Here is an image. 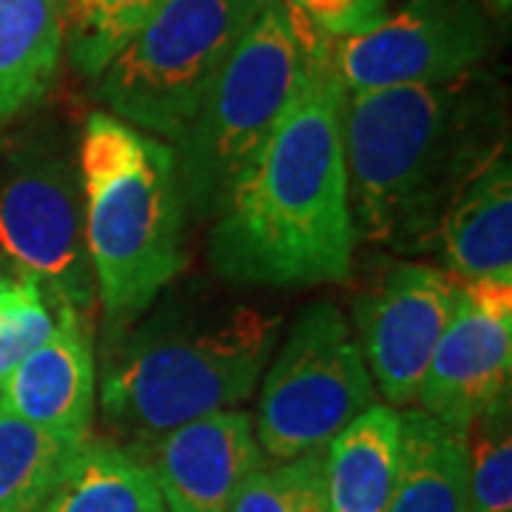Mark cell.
<instances>
[{"instance_id": "6da1fadb", "label": "cell", "mask_w": 512, "mask_h": 512, "mask_svg": "<svg viewBox=\"0 0 512 512\" xmlns=\"http://www.w3.org/2000/svg\"><path fill=\"white\" fill-rule=\"evenodd\" d=\"M345 86L330 49L311 57L279 123L239 174L211 228V262L242 285L342 282L353 268Z\"/></svg>"}, {"instance_id": "7a4b0ae2", "label": "cell", "mask_w": 512, "mask_h": 512, "mask_svg": "<svg viewBox=\"0 0 512 512\" xmlns=\"http://www.w3.org/2000/svg\"><path fill=\"white\" fill-rule=\"evenodd\" d=\"M467 77L441 86L348 92L342 143L356 239L424 251L458 188L501 140Z\"/></svg>"}, {"instance_id": "3957f363", "label": "cell", "mask_w": 512, "mask_h": 512, "mask_svg": "<svg viewBox=\"0 0 512 512\" xmlns=\"http://www.w3.org/2000/svg\"><path fill=\"white\" fill-rule=\"evenodd\" d=\"M282 319L251 305H180L109 348L100 376L106 427L151 447L188 421L245 402L274 356Z\"/></svg>"}, {"instance_id": "277c9868", "label": "cell", "mask_w": 512, "mask_h": 512, "mask_svg": "<svg viewBox=\"0 0 512 512\" xmlns=\"http://www.w3.org/2000/svg\"><path fill=\"white\" fill-rule=\"evenodd\" d=\"M77 177L94 288L111 325H126L183 271L185 205L174 151L94 111L80 137Z\"/></svg>"}, {"instance_id": "5b68a950", "label": "cell", "mask_w": 512, "mask_h": 512, "mask_svg": "<svg viewBox=\"0 0 512 512\" xmlns=\"http://www.w3.org/2000/svg\"><path fill=\"white\" fill-rule=\"evenodd\" d=\"M311 57L319 55L302 43L288 12L268 0L171 146L191 217L220 214L239 174L288 109Z\"/></svg>"}, {"instance_id": "8992f818", "label": "cell", "mask_w": 512, "mask_h": 512, "mask_svg": "<svg viewBox=\"0 0 512 512\" xmlns=\"http://www.w3.org/2000/svg\"><path fill=\"white\" fill-rule=\"evenodd\" d=\"M268 0H163L97 77L114 117L177 143Z\"/></svg>"}, {"instance_id": "52a82bcc", "label": "cell", "mask_w": 512, "mask_h": 512, "mask_svg": "<svg viewBox=\"0 0 512 512\" xmlns=\"http://www.w3.org/2000/svg\"><path fill=\"white\" fill-rule=\"evenodd\" d=\"M379 393L348 319L330 302L299 311L265 376L254 436L265 461L328 450Z\"/></svg>"}, {"instance_id": "ba28073f", "label": "cell", "mask_w": 512, "mask_h": 512, "mask_svg": "<svg viewBox=\"0 0 512 512\" xmlns=\"http://www.w3.org/2000/svg\"><path fill=\"white\" fill-rule=\"evenodd\" d=\"M487 49L478 0H407L362 35L330 40V69L345 92L441 86L470 77Z\"/></svg>"}, {"instance_id": "9c48e42d", "label": "cell", "mask_w": 512, "mask_h": 512, "mask_svg": "<svg viewBox=\"0 0 512 512\" xmlns=\"http://www.w3.org/2000/svg\"><path fill=\"white\" fill-rule=\"evenodd\" d=\"M0 251L60 305L94 308V271L83 231L77 165L60 154L20 160L0 183Z\"/></svg>"}, {"instance_id": "30bf717a", "label": "cell", "mask_w": 512, "mask_h": 512, "mask_svg": "<svg viewBox=\"0 0 512 512\" xmlns=\"http://www.w3.org/2000/svg\"><path fill=\"white\" fill-rule=\"evenodd\" d=\"M458 302V279L441 268L402 262L356 302L359 348L376 393L410 407Z\"/></svg>"}, {"instance_id": "8fae6325", "label": "cell", "mask_w": 512, "mask_h": 512, "mask_svg": "<svg viewBox=\"0 0 512 512\" xmlns=\"http://www.w3.org/2000/svg\"><path fill=\"white\" fill-rule=\"evenodd\" d=\"M512 376V282H458L456 311L441 333L419 410L467 430L473 421L510 396Z\"/></svg>"}, {"instance_id": "7c38bea8", "label": "cell", "mask_w": 512, "mask_h": 512, "mask_svg": "<svg viewBox=\"0 0 512 512\" xmlns=\"http://www.w3.org/2000/svg\"><path fill=\"white\" fill-rule=\"evenodd\" d=\"M140 456L151 467L165 512H231L242 484L265 467L245 410H217L165 433Z\"/></svg>"}, {"instance_id": "4fadbf2b", "label": "cell", "mask_w": 512, "mask_h": 512, "mask_svg": "<svg viewBox=\"0 0 512 512\" xmlns=\"http://www.w3.org/2000/svg\"><path fill=\"white\" fill-rule=\"evenodd\" d=\"M89 316L57 302L52 336L0 384V410L69 439H89L97 404Z\"/></svg>"}, {"instance_id": "5bb4252c", "label": "cell", "mask_w": 512, "mask_h": 512, "mask_svg": "<svg viewBox=\"0 0 512 512\" xmlns=\"http://www.w3.org/2000/svg\"><path fill=\"white\" fill-rule=\"evenodd\" d=\"M433 242L458 282H512V160L507 143L481 160L444 211Z\"/></svg>"}, {"instance_id": "9a60e30c", "label": "cell", "mask_w": 512, "mask_h": 512, "mask_svg": "<svg viewBox=\"0 0 512 512\" xmlns=\"http://www.w3.org/2000/svg\"><path fill=\"white\" fill-rule=\"evenodd\" d=\"M402 447L387 512H470V467L464 430L419 407L399 413Z\"/></svg>"}, {"instance_id": "2e32d148", "label": "cell", "mask_w": 512, "mask_h": 512, "mask_svg": "<svg viewBox=\"0 0 512 512\" xmlns=\"http://www.w3.org/2000/svg\"><path fill=\"white\" fill-rule=\"evenodd\" d=\"M402 447V421L373 404L333 436L325 450L328 512H387Z\"/></svg>"}, {"instance_id": "e0dca14e", "label": "cell", "mask_w": 512, "mask_h": 512, "mask_svg": "<svg viewBox=\"0 0 512 512\" xmlns=\"http://www.w3.org/2000/svg\"><path fill=\"white\" fill-rule=\"evenodd\" d=\"M60 57L57 0H0V123L49 92Z\"/></svg>"}, {"instance_id": "ac0fdd59", "label": "cell", "mask_w": 512, "mask_h": 512, "mask_svg": "<svg viewBox=\"0 0 512 512\" xmlns=\"http://www.w3.org/2000/svg\"><path fill=\"white\" fill-rule=\"evenodd\" d=\"M43 512H165L146 461L111 441L86 439Z\"/></svg>"}, {"instance_id": "d6986e66", "label": "cell", "mask_w": 512, "mask_h": 512, "mask_svg": "<svg viewBox=\"0 0 512 512\" xmlns=\"http://www.w3.org/2000/svg\"><path fill=\"white\" fill-rule=\"evenodd\" d=\"M83 441L0 410V512H43Z\"/></svg>"}, {"instance_id": "ffe728a7", "label": "cell", "mask_w": 512, "mask_h": 512, "mask_svg": "<svg viewBox=\"0 0 512 512\" xmlns=\"http://www.w3.org/2000/svg\"><path fill=\"white\" fill-rule=\"evenodd\" d=\"M163 0H57L63 52L83 77L97 80Z\"/></svg>"}, {"instance_id": "44dd1931", "label": "cell", "mask_w": 512, "mask_h": 512, "mask_svg": "<svg viewBox=\"0 0 512 512\" xmlns=\"http://www.w3.org/2000/svg\"><path fill=\"white\" fill-rule=\"evenodd\" d=\"M470 512H512L510 396L487 407L467 430Z\"/></svg>"}, {"instance_id": "7402d4cb", "label": "cell", "mask_w": 512, "mask_h": 512, "mask_svg": "<svg viewBox=\"0 0 512 512\" xmlns=\"http://www.w3.org/2000/svg\"><path fill=\"white\" fill-rule=\"evenodd\" d=\"M231 512H328L325 450L259 467L242 484Z\"/></svg>"}, {"instance_id": "603a6c76", "label": "cell", "mask_w": 512, "mask_h": 512, "mask_svg": "<svg viewBox=\"0 0 512 512\" xmlns=\"http://www.w3.org/2000/svg\"><path fill=\"white\" fill-rule=\"evenodd\" d=\"M57 325V302L32 276L0 282V384Z\"/></svg>"}, {"instance_id": "cb8c5ba5", "label": "cell", "mask_w": 512, "mask_h": 512, "mask_svg": "<svg viewBox=\"0 0 512 512\" xmlns=\"http://www.w3.org/2000/svg\"><path fill=\"white\" fill-rule=\"evenodd\" d=\"M299 6L330 40L362 35L384 18V0H299Z\"/></svg>"}, {"instance_id": "d4e9b609", "label": "cell", "mask_w": 512, "mask_h": 512, "mask_svg": "<svg viewBox=\"0 0 512 512\" xmlns=\"http://www.w3.org/2000/svg\"><path fill=\"white\" fill-rule=\"evenodd\" d=\"M285 12H288V18L293 20V26L299 29V35H302V43L311 49L313 55H322V52H328L330 49V37H325L316 26H313L311 20L305 18V12H302V6H299V0H276Z\"/></svg>"}, {"instance_id": "484cf974", "label": "cell", "mask_w": 512, "mask_h": 512, "mask_svg": "<svg viewBox=\"0 0 512 512\" xmlns=\"http://www.w3.org/2000/svg\"><path fill=\"white\" fill-rule=\"evenodd\" d=\"M484 3H487V6L493 9L498 18H507V15H510L512 0H484Z\"/></svg>"}]
</instances>
